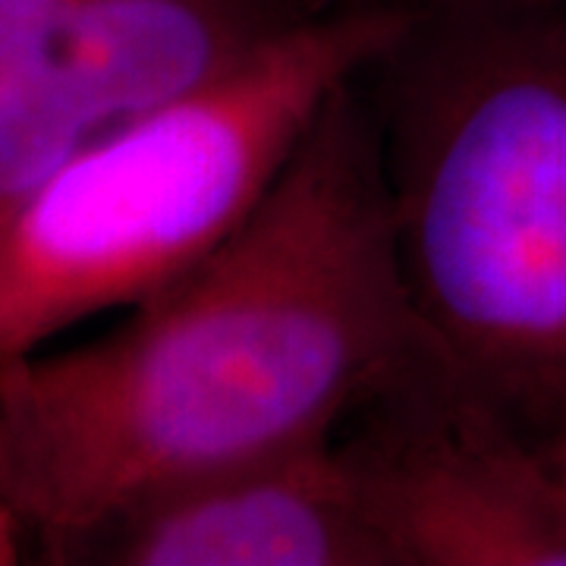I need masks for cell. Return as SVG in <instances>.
<instances>
[{"label": "cell", "mask_w": 566, "mask_h": 566, "mask_svg": "<svg viewBox=\"0 0 566 566\" xmlns=\"http://www.w3.org/2000/svg\"><path fill=\"white\" fill-rule=\"evenodd\" d=\"M554 453H557V460L564 465V475H566V431L557 438V444H554Z\"/></svg>", "instance_id": "9c48e42d"}, {"label": "cell", "mask_w": 566, "mask_h": 566, "mask_svg": "<svg viewBox=\"0 0 566 566\" xmlns=\"http://www.w3.org/2000/svg\"><path fill=\"white\" fill-rule=\"evenodd\" d=\"M92 566H394L363 475L334 434L107 520L54 554Z\"/></svg>", "instance_id": "8992f818"}, {"label": "cell", "mask_w": 566, "mask_h": 566, "mask_svg": "<svg viewBox=\"0 0 566 566\" xmlns=\"http://www.w3.org/2000/svg\"><path fill=\"white\" fill-rule=\"evenodd\" d=\"M394 566H566V475L431 349L337 434Z\"/></svg>", "instance_id": "5b68a950"}, {"label": "cell", "mask_w": 566, "mask_h": 566, "mask_svg": "<svg viewBox=\"0 0 566 566\" xmlns=\"http://www.w3.org/2000/svg\"><path fill=\"white\" fill-rule=\"evenodd\" d=\"M428 344L535 441L566 431V0H419L363 76Z\"/></svg>", "instance_id": "7a4b0ae2"}, {"label": "cell", "mask_w": 566, "mask_h": 566, "mask_svg": "<svg viewBox=\"0 0 566 566\" xmlns=\"http://www.w3.org/2000/svg\"><path fill=\"white\" fill-rule=\"evenodd\" d=\"M406 7L318 13L221 80L85 145L0 205V363L180 281L255 211Z\"/></svg>", "instance_id": "3957f363"}, {"label": "cell", "mask_w": 566, "mask_h": 566, "mask_svg": "<svg viewBox=\"0 0 566 566\" xmlns=\"http://www.w3.org/2000/svg\"><path fill=\"white\" fill-rule=\"evenodd\" d=\"M312 17L303 0H0V205Z\"/></svg>", "instance_id": "277c9868"}, {"label": "cell", "mask_w": 566, "mask_h": 566, "mask_svg": "<svg viewBox=\"0 0 566 566\" xmlns=\"http://www.w3.org/2000/svg\"><path fill=\"white\" fill-rule=\"evenodd\" d=\"M29 542L32 532L20 516V510L0 497V566L22 564L29 554Z\"/></svg>", "instance_id": "52a82bcc"}, {"label": "cell", "mask_w": 566, "mask_h": 566, "mask_svg": "<svg viewBox=\"0 0 566 566\" xmlns=\"http://www.w3.org/2000/svg\"><path fill=\"white\" fill-rule=\"evenodd\" d=\"M308 13H340V10H363V7H406L419 0H303Z\"/></svg>", "instance_id": "ba28073f"}, {"label": "cell", "mask_w": 566, "mask_h": 566, "mask_svg": "<svg viewBox=\"0 0 566 566\" xmlns=\"http://www.w3.org/2000/svg\"><path fill=\"white\" fill-rule=\"evenodd\" d=\"M359 76L189 274L107 337L0 363V497L39 560L167 491L340 434L434 349Z\"/></svg>", "instance_id": "6da1fadb"}]
</instances>
